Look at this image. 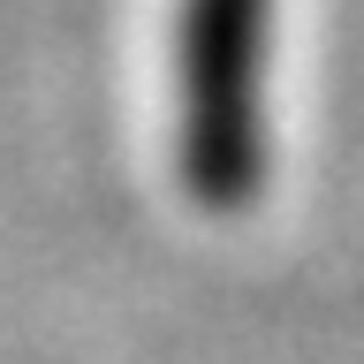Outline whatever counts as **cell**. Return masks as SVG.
<instances>
[{"mask_svg":"<svg viewBox=\"0 0 364 364\" xmlns=\"http://www.w3.org/2000/svg\"><path fill=\"white\" fill-rule=\"evenodd\" d=\"M266 31H273V0H190L175 23L182 152H190V182L213 198L250 190V167H258Z\"/></svg>","mask_w":364,"mask_h":364,"instance_id":"obj_1","label":"cell"}]
</instances>
